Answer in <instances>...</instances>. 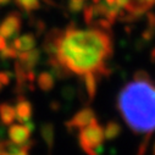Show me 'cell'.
<instances>
[{
  "mask_svg": "<svg viewBox=\"0 0 155 155\" xmlns=\"http://www.w3.org/2000/svg\"><path fill=\"white\" fill-rule=\"evenodd\" d=\"M41 134L49 149V151L53 149L54 147V140H55V131H54V126L51 124H44L41 128Z\"/></svg>",
  "mask_w": 155,
  "mask_h": 155,
  "instance_id": "cell-15",
  "label": "cell"
},
{
  "mask_svg": "<svg viewBox=\"0 0 155 155\" xmlns=\"http://www.w3.org/2000/svg\"><path fill=\"white\" fill-rule=\"evenodd\" d=\"M15 3L20 9H22L27 12L38 10L41 8L39 0H15Z\"/></svg>",
  "mask_w": 155,
  "mask_h": 155,
  "instance_id": "cell-16",
  "label": "cell"
},
{
  "mask_svg": "<svg viewBox=\"0 0 155 155\" xmlns=\"http://www.w3.org/2000/svg\"><path fill=\"white\" fill-rule=\"evenodd\" d=\"M37 83H38V87H39L43 92H50L55 84V80L54 77L50 72H42L39 73V76H38L37 78Z\"/></svg>",
  "mask_w": 155,
  "mask_h": 155,
  "instance_id": "cell-13",
  "label": "cell"
},
{
  "mask_svg": "<svg viewBox=\"0 0 155 155\" xmlns=\"http://www.w3.org/2000/svg\"><path fill=\"white\" fill-rule=\"evenodd\" d=\"M98 78L99 77L95 73L88 72L82 74L81 87L83 89V94L86 95V101H92L97 93V86H98Z\"/></svg>",
  "mask_w": 155,
  "mask_h": 155,
  "instance_id": "cell-7",
  "label": "cell"
},
{
  "mask_svg": "<svg viewBox=\"0 0 155 155\" xmlns=\"http://www.w3.org/2000/svg\"><path fill=\"white\" fill-rule=\"evenodd\" d=\"M17 64L21 65L25 70L29 71V70H33L34 66L38 64L41 59V50L39 49H31L28 51H23V53H18L17 54Z\"/></svg>",
  "mask_w": 155,
  "mask_h": 155,
  "instance_id": "cell-8",
  "label": "cell"
},
{
  "mask_svg": "<svg viewBox=\"0 0 155 155\" xmlns=\"http://www.w3.org/2000/svg\"><path fill=\"white\" fill-rule=\"evenodd\" d=\"M8 45V43H6V39L5 38L0 34V51H2L3 49H5V47Z\"/></svg>",
  "mask_w": 155,
  "mask_h": 155,
  "instance_id": "cell-20",
  "label": "cell"
},
{
  "mask_svg": "<svg viewBox=\"0 0 155 155\" xmlns=\"http://www.w3.org/2000/svg\"><path fill=\"white\" fill-rule=\"evenodd\" d=\"M97 115L91 107H84L80 111H77L72 117L65 124L68 131H81L82 128L97 122Z\"/></svg>",
  "mask_w": 155,
  "mask_h": 155,
  "instance_id": "cell-4",
  "label": "cell"
},
{
  "mask_svg": "<svg viewBox=\"0 0 155 155\" xmlns=\"http://www.w3.org/2000/svg\"><path fill=\"white\" fill-rule=\"evenodd\" d=\"M153 155H155V143H154V147H153Z\"/></svg>",
  "mask_w": 155,
  "mask_h": 155,
  "instance_id": "cell-24",
  "label": "cell"
},
{
  "mask_svg": "<svg viewBox=\"0 0 155 155\" xmlns=\"http://www.w3.org/2000/svg\"><path fill=\"white\" fill-rule=\"evenodd\" d=\"M12 78V72L9 71H0V84L8 86Z\"/></svg>",
  "mask_w": 155,
  "mask_h": 155,
  "instance_id": "cell-19",
  "label": "cell"
},
{
  "mask_svg": "<svg viewBox=\"0 0 155 155\" xmlns=\"http://www.w3.org/2000/svg\"><path fill=\"white\" fill-rule=\"evenodd\" d=\"M11 0H0V6H4V5H8Z\"/></svg>",
  "mask_w": 155,
  "mask_h": 155,
  "instance_id": "cell-22",
  "label": "cell"
},
{
  "mask_svg": "<svg viewBox=\"0 0 155 155\" xmlns=\"http://www.w3.org/2000/svg\"><path fill=\"white\" fill-rule=\"evenodd\" d=\"M32 144L31 140L23 145L15 144L11 140H0V155H29Z\"/></svg>",
  "mask_w": 155,
  "mask_h": 155,
  "instance_id": "cell-6",
  "label": "cell"
},
{
  "mask_svg": "<svg viewBox=\"0 0 155 155\" xmlns=\"http://www.w3.org/2000/svg\"><path fill=\"white\" fill-rule=\"evenodd\" d=\"M15 112H16V120H18L21 124H26L31 121V117H32V114H33L32 104L26 98H20L17 99Z\"/></svg>",
  "mask_w": 155,
  "mask_h": 155,
  "instance_id": "cell-10",
  "label": "cell"
},
{
  "mask_svg": "<svg viewBox=\"0 0 155 155\" xmlns=\"http://www.w3.org/2000/svg\"><path fill=\"white\" fill-rule=\"evenodd\" d=\"M84 4H86V0H70L68 6L71 11L78 12L84 8Z\"/></svg>",
  "mask_w": 155,
  "mask_h": 155,
  "instance_id": "cell-18",
  "label": "cell"
},
{
  "mask_svg": "<svg viewBox=\"0 0 155 155\" xmlns=\"http://www.w3.org/2000/svg\"><path fill=\"white\" fill-rule=\"evenodd\" d=\"M104 139V127L98 121L78 131V143L87 155H100L98 150L103 147Z\"/></svg>",
  "mask_w": 155,
  "mask_h": 155,
  "instance_id": "cell-3",
  "label": "cell"
},
{
  "mask_svg": "<svg viewBox=\"0 0 155 155\" xmlns=\"http://www.w3.org/2000/svg\"><path fill=\"white\" fill-rule=\"evenodd\" d=\"M92 2H93V4H99L101 0H92Z\"/></svg>",
  "mask_w": 155,
  "mask_h": 155,
  "instance_id": "cell-23",
  "label": "cell"
},
{
  "mask_svg": "<svg viewBox=\"0 0 155 155\" xmlns=\"http://www.w3.org/2000/svg\"><path fill=\"white\" fill-rule=\"evenodd\" d=\"M2 89H3V86H2V84H0V91H2Z\"/></svg>",
  "mask_w": 155,
  "mask_h": 155,
  "instance_id": "cell-25",
  "label": "cell"
},
{
  "mask_svg": "<svg viewBox=\"0 0 155 155\" xmlns=\"http://www.w3.org/2000/svg\"><path fill=\"white\" fill-rule=\"evenodd\" d=\"M130 2H131V0H116V4H117L121 9H124V8H125Z\"/></svg>",
  "mask_w": 155,
  "mask_h": 155,
  "instance_id": "cell-21",
  "label": "cell"
},
{
  "mask_svg": "<svg viewBox=\"0 0 155 155\" xmlns=\"http://www.w3.org/2000/svg\"><path fill=\"white\" fill-rule=\"evenodd\" d=\"M121 134V126L117 121H109L104 127V137L107 140H114Z\"/></svg>",
  "mask_w": 155,
  "mask_h": 155,
  "instance_id": "cell-14",
  "label": "cell"
},
{
  "mask_svg": "<svg viewBox=\"0 0 155 155\" xmlns=\"http://www.w3.org/2000/svg\"><path fill=\"white\" fill-rule=\"evenodd\" d=\"M44 49L59 77L88 72L98 77L109 74L106 61L112 55V39L107 31L78 29L73 26L65 31L53 29L45 38Z\"/></svg>",
  "mask_w": 155,
  "mask_h": 155,
  "instance_id": "cell-1",
  "label": "cell"
},
{
  "mask_svg": "<svg viewBox=\"0 0 155 155\" xmlns=\"http://www.w3.org/2000/svg\"><path fill=\"white\" fill-rule=\"evenodd\" d=\"M8 134L10 140L18 145L27 144L31 138V131L25 125H11L8 131Z\"/></svg>",
  "mask_w": 155,
  "mask_h": 155,
  "instance_id": "cell-9",
  "label": "cell"
},
{
  "mask_svg": "<svg viewBox=\"0 0 155 155\" xmlns=\"http://www.w3.org/2000/svg\"><path fill=\"white\" fill-rule=\"evenodd\" d=\"M21 26H22V18L21 15L18 12H12L10 15H8L3 22L0 23V34H2L5 39L9 38H15L18 32L21 31Z\"/></svg>",
  "mask_w": 155,
  "mask_h": 155,
  "instance_id": "cell-5",
  "label": "cell"
},
{
  "mask_svg": "<svg viewBox=\"0 0 155 155\" xmlns=\"http://www.w3.org/2000/svg\"><path fill=\"white\" fill-rule=\"evenodd\" d=\"M35 38L33 34H23L18 38H15L14 42L11 43V45L15 48V50L17 53H23V51H28L31 49H33L35 47Z\"/></svg>",
  "mask_w": 155,
  "mask_h": 155,
  "instance_id": "cell-11",
  "label": "cell"
},
{
  "mask_svg": "<svg viewBox=\"0 0 155 155\" xmlns=\"http://www.w3.org/2000/svg\"><path fill=\"white\" fill-rule=\"evenodd\" d=\"M117 107L124 121L136 134H144L137 155H144L149 138L155 131V84L150 80L127 83L117 98Z\"/></svg>",
  "mask_w": 155,
  "mask_h": 155,
  "instance_id": "cell-2",
  "label": "cell"
},
{
  "mask_svg": "<svg viewBox=\"0 0 155 155\" xmlns=\"http://www.w3.org/2000/svg\"><path fill=\"white\" fill-rule=\"evenodd\" d=\"M15 120H16L15 106H12L9 103L0 104V121H2V124L6 126H11Z\"/></svg>",
  "mask_w": 155,
  "mask_h": 155,
  "instance_id": "cell-12",
  "label": "cell"
},
{
  "mask_svg": "<svg viewBox=\"0 0 155 155\" xmlns=\"http://www.w3.org/2000/svg\"><path fill=\"white\" fill-rule=\"evenodd\" d=\"M17 51L15 50V48L10 44V45H6L5 49H3L0 51V59L3 60H9V59H16L17 58Z\"/></svg>",
  "mask_w": 155,
  "mask_h": 155,
  "instance_id": "cell-17",
  "label": "cell"
}]
</instances>
